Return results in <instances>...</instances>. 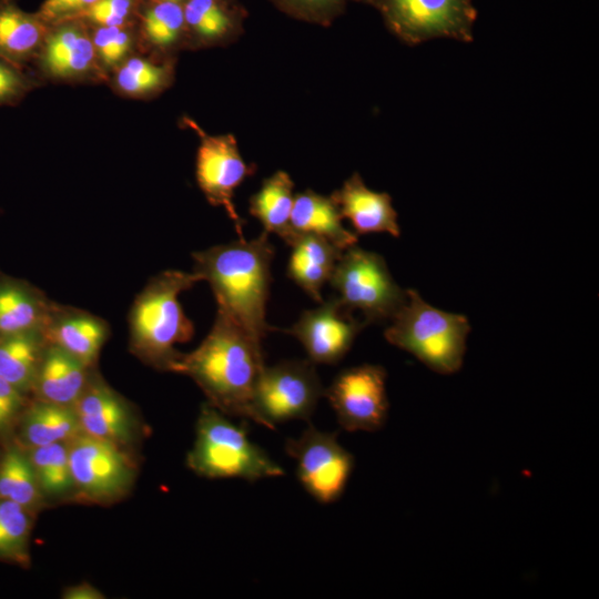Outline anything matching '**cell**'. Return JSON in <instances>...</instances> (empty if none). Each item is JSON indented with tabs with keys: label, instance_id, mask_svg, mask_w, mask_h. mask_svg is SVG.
<instances>
[{
	"label": "cell",
	"instance_id": "obj_34",
	"mask_svg": "<svg viewBox=\"0 0 599 599\" xmlns=\"http://www.w3.org/2000/svg\"><path fill=\"white\" fill-rule=\"evenodd\" d=\"M29 400L30 396L24 395L0 376V434L17 425Z\"/></svg>",
	"mask_w": 599,
	"mask_h": 599
},
{
	"label": "cell",
	"instance_id": "obj_5",
	"mask_svg": "<svg viewBox=\"0 0 599 599\" xmlns=\"http://www.w3.org/2000/svg\"><path fill=\"white\" fill-rule=\"evenodd\" d=\"M406 303L384 332L387 342L413 354L436 373L458 372L470 331L466 316L429 305L415 290H406Z\"/></svg>",
	"mask_w": 599,
	"mask_h": 599
},
{
	"label": "cell",
	"instance_id": "obj_12",
	"mask_svg": "<svg viewBox=\"0 0 599 599\" xmlns=\"http://www.w3.org/2000/svg\"><path fill=\"white\" fill-rule=\"evenodd\" d=\"M365 325L364 321L354 318L338 297H332L316 308L304 311L283 332L301 342L312 363L334 365L347 354Z\"/></svg>",
	"mask_w": 599,
	"mask_h": 599
},
{
	"label": "cell",
	"instance_id": "obj_37",
	"mask_svg": "<svg viewBox=\"0 0 599 599\" xmlns=\"http://www.w3.org/2000/svg\"><path fill=\"white\" fill-rule=\"evenodd\" d=\"M62 598L64 599H103V592L90 582L82 581L77 585L68 586L63 589Z\"/></svg>",
	"mask_w": 599,
	"mask_h": 599
},
{
	"label": "cell",
	"instance_id": "obj_33",
	"mask_svg": "<svg viewBox=\"0 0 599 599\" xmlns=\"http://www.w3.org/2000/svg\"><path fill=\"white\" fill-rule=\"evenodd\" d=\"M132 7L133 0H98L82 13L100 27H122Z\"/></svg>",
	"mask_w": 599,
	"mask_h": 599
},
{
	"label": "cell",
	"instance_id": "obj_15",
	"mask_svg": "<svg viewBox=\"0 0 599 599\" xmlns=\"http://www.w3.org/2000/svg\"><path fill=\"white\" fill-rule=\"evenodd\" d=\"M42 332L48 344L90 367H95L110 335L109 325L101 317L57 303H53Z\"/></svg>",
	"mask_w": 599,
	"mask_h": 599
},
{
	"label": "cell",
	"instance_id": "obj_27",
	"mask_svg": "<svg viewBox=\"0 0 599 599\" xmlns=\"http://www.w3.org/2000/svg\"><path fill=\"white\" fill-rule=\"evenodd\" d=\"M23 449L45 500L65 497L71 499L73 480L70 467L69 441Z\"/></svg>",
	"mask_w": 599,
	"mask_h": 599
},
{
	"label": "cell",
	"instance_id": "obj_35",
	"mask_svg": "<svg viewBox=\"0 0 599 599\" xmlns=\"http://www.w3.org/2000/svg\"><path fill=\"white\" fill-rule=\"evenodd\" d=\"M28 89L29 81L18 65L0 58V104L18 101Z\"/></svg>",
	"mask_w": 599,
	"mask_h": 599
},
{
	"label": "cell",
	"instance_id": "obj_38",
	"mask_svg": "<svg viewBox=\"0 0 599 599\" xmlns=\"http://www.w3.org/2000/svg\"><path fill=\"white\" fill-rule=\"evenodd\" d=\"M297 7L308 9V10H318L326 7L336 4L341 0H288Z\"/></svg>",
	"mask_w": 599,
	"mask_h": 599
},
{
	"label": "cell",
	"instance_id": "obj_39",
	"mask_svg": "<svg viewBox=\"0 0 599 599\" xmlns=\"http://www.w3.org/2000/svg\"><path fill=\"white\" fill-rule=\"evenodd\" d=\"M162 1L179 2V1H181V0H162Z\"/></svg>",
	"mask_w": 599,
	"mask_h": 599
},
{
	"label": "cell",
	"instance_id": "obj_22",
	"mask_svg": "<svg viewBox=\"0 0 599 599\" xmlns=\"http://www.w3.org/2000/svg\"><path fill=\"white\" fill-rule=\"evenodd\" d=\"M293 187L291 176L277 171L263 181L261 189L250 200V213L262 223L264 231L276 234L288 245L297 236L291 226Z\"/></svg>",
	"mask_w": 599,
	"mask_h": 599
},
{
	"label": "cell",
	"instance_id": "obj_4",
	"mask_svg": "<svg viewBox=\"0 0 599 599\" xmlns=\"http://www.w3.org/2000/svg\"><path fill=\"white\" fill-rule=\"evenodd\" d=\"M245 424L237 425L205 403L196 425L195 440L186 465L209 479L241 478L247 481L278 477L284 469L252 443Z\"/></svg>",
	"mask_w": 599,
	"mask_h": 599
},
{
	"label": "cell",
	"instance_id": "obj_11",
	"mask_svg": "<svg viewBox=\"0 0 599 599\" xmlns=\"http://www.w3.org/2000/svg\"><path fill=\"white\" fill-rule=\"evenodd\" d=\"M382 7L392 28L408 42L473 38L476 11L471 0H382Z\"/></svg>",
	"mask_w": 599,
	"mask_h": 599
},
{
	"label": "cell",
	"instance_id": "obj_10",
	"mask_svg": "<svg viewBox=\"0 0 599 599\" xmlns=\"http://www.w3.org/2000/svg\"><path fill=\"white\" fill-rule=\"evenodd\" d=\"M386 370L363 364L343 369L324 389L339 426L347 432H376L388 417Z\"/></svg>",
	"mask_w": 599,
	"mask_h": 599
},
{
	"label": "cell",
	"instance_id": "obj_18",
	"mask_svg": "<svg viewBox=\"0 0 599 599\" xmlns=\"http://www.w3.org/2000/svg\"><path fill=\"white\" fill-rule=\"evenodd\" d=\"M52 305L30 282L0 271V337L43 331Z\"/></svg>",
	"mask_w": 599,
	"mask_h": 599
},
{
	"label": "cell",
	"instance_id": "obj_17",
	"mask_svg": "<svg viewBox=\"0 0 599 599\" xmlns=\"http://www.w3.org/2000/svg\"><path fill=\"white\" fill-rule=\"evenodd\" d=\"M332 199L342 217L349 220L357 234L386 232L394 237L400 235L392 197L369 190L358 174L352 175Z\"/></svg>",
	"mask_w": 599,
	"mask_h": 599
},
{
	"label": "cell",
	"instance_id": "obj_23",
	"mask_svg": "<svg viewBox=\"0 0 599 599\" xmlns=\"http://www.w3.org/2000/svg\"><path fill=\"white\" fill-rule=\"evenodd\" d=\"M45 346L42 331L0 337V376L30 396Z\"/></svg>",
	"mask_w": 599,
	"mask_h": 599
},
{
	"label": "cell",
	"instance_id": "obj_16",
	"mask_svg": "<svg viewBox=\"0 0 599 599\" xmlns=\"http://www.w3.org/2000/svg\"><path fill=\"white\" fill-rule=\"evenodd\" d=\"M95 367H90L63 349L48 344L31 390V398L73 407Z\"/></svg>",
	"mask_w": 599,
	"mask_h": 599
},
{
	"label": "cell",
	"instance_id": "obj_24",
	"mask_svg": "<svg viewBox=\"0 0 599 599\" xmlns=\"http://www.w3.org/2000/svg\"><path fill=\"white\" fill-rule=\"evenodd\" d=\"M95 55L92 40L81 29L69 26L45 41L42 63L55 77H71L90 70Z\"/></svg>",
	"mask_w": 599,
	"mask_h": 599
},
{
	"label": "cell",
	"instance_id": "obj_20",
	"mask_svg": "<svg viewBox=\"0 0 599 599\" xmlns=\"http://www.w3.org/2000/svg\"><path fill=\"white\" fill-rule=\"evenodd\" d=\"M287 276L318 303L322 287L328 282L343 251L313 234H298L290 245Z\"/></svg>",
	"mask_w": 599,
	"mask_h": 599
},
{
	"label": "cell",
	"instance_id": "obj_28",
	"mask_svg": "<svg viewBox=\"0 0 599 599\" xmlns=\"http://www.w3.org/2000/svg\"><path fill=\"white\" fill-rule=\"evenodd\" d=\"M33 512L17 502L0 498V560L30 566V538Z\"/></svg>",
	"mask_w": 599,
	"mask_h": 599
},
{
	"label": "cell",
	"instance_id": "obj_6",
	"mask_svg": "<svg viewBox=\"0 0 599 599\" xmlns=\"http://www.w3.org/2000/svg\"><path fill=\"white\" fill-rule=\"evenodd\" d=\"M69 456L73 501L109 506L134 486L138 465L129 447L80 433L69 441Z\"/></svg>",
	"mask_w": 599,
	"mask_h": 599
},
{
	"label": "cell",
	"instance_id": "obj_3",
	"mask_svg": "<svg viewBox=\"0 0 599 599\" xmlns=\"http://www.w3.org/2000/svg\"><path fill=\"white\" fill-rule=\"evenodd\" d=\"M203 281L196 272L167 270L153 276L136 295L129 313V349L145 365L173 372L182 357L175 345L189 342L194 324L179 296Z\"/></svg>",
	"mask_w": 599,
	"mask_h": 599
},
{
	"label": "cell",
	"instance_id": "obj_19",
	"mask_svg": "<svg viewBox=\"0 0 599 599\" xmlns=\"http://www.w3.org/2000/svg\"><path fill=\"white\" fill-rule=\"evenodd\" d=\"M22 448L68 443L82 433L73 407L30 398L18 422Z\"/></svg>",
	"mask_w": 599,
	"mask_h": 599
},
{
	"label": "cell",
	"instance_id": "obj_40",
	"mask_svg": "<svg viewBox=\"0 0 599 599\" xmlns=\"http://www.w3.org/2000/svg\"><path fill=\"white\" fill-rule=\"evenodd\" d=\"M2 1H4V0H0V2H2Z\"/></svg>",
	"mask_w": 599,
	"mask_h": 599
},
{
	"label": "cell",
	"instance_id": "obj_32",
	"mask_svg": "<svg viewBox=\"0 0 599 599\" xmlns=\"http://www.w3.org/2000/svg\"><path fill=\"white\" fill-rule=\"evenodd\" d=\"M95 54L108 65L119 63L131 47V37L122 27H99L93 39Z\"/></svg>",
	"mask_w": 599,
	"mask_h": 599
},
{
	"label": "cell",
	"instance_id": "obj_7",
	"mask_svg": "<svg viewBox=\"0 0 599 599\" xmlns=\"http://www.w3.org/2000/svg\"><path fill=\"white\" fill-rule=\"evenodd\" d=\"M328 282L341 303L361 311L366 324L392 319L407 300L384 257L356 244L343 251Z\"/></svg>",
	"mask_w": 599,
	"mask_h": 599
},
{
	"label": "cell",
	"instance_id": "obj_21",
	"mask_svg": "<svg viewBox=\"0 0 599 599\" xmlns=\"http://www.w3.org/2000/svg\"><path fill=\"white\" fill-rule=\"evenodd\" d=\"M342 219L332 196L326 197L311 190L294 196L291 226L296 235H317L344 251L357 243V234L346 230Z\"/></svg>",
	"mask_w": 599,
	"mask_h": 599
},
{
	"label": "cell",
	"instance_id": "obj_36",
	"mask_svg": "<svg viewBox=\"0 0 599 599\" xmlns=\"http://www.w3.org/2000/svg\"><path fill=\"white\" fill-rule=\"evenodd\" d=\"M98 0H45L40 10L42 19L65 18L74 13H82Z\"/></svg>",
	"mask_w": 599,
	"mask_h": 599
},
{
	"label": "cell",
	"instance_id": "obj_1",
	"mask_svg": "<svg viewBox=\"0 0 599 599\" xmlns=\"http://www.w3.org/2000/svg\"><path fill=\"white\" fill-rule=\"evenodd\" d=\"M264 366L262 343L217 308L206 337L182 355L174 373L191 377L224 415L255 422L253 396Z\"/></svg>",
	"mask_w": 599,
	"mask_h": 599
},
{
	"label": "cell",
	"instance_id": "obj_14",
	"mask_svg": "<svg viewBox=\"0 0 599 599\" xmlns=\"http://www.w3.org/2000/svg\"><path fill=\"white\" fill-rule=\"evenodd\" d=\"M82 433L129 447L139 434V422L130 403L93 370L73 405Z\"/></svg>",
	"mask_w": 599,
	"mask_h": 599
},
{
	"label": "cell",
	"instance_id": "obj_31",
	"mask_svg": "<svg viewBox=\"0 0 599 599\" xmlns=\"http://www.w3.org/2000/svg\"><path fill=\"white\" fill-rule=\"evenodd\" d=\"M184 21L201 37L224 34L231 20L216 0H189L184 7Z\"/></svg>",
	"mask_w": 599,
	"mask_h": 599
},
{
	"label": "cell",
	"instance_id": "obj_26",
	"mask_svg": "<svg viewBox=\"0 0 599 599\" xmlns=\"http://www.w3.org/2000/svg\"><path fill=\"white\" fill-rule=\"evenodd\" d=\"M0 498L9 499L37 514L47 500L22 447L14 444L0 458Z\"/></svg>",
	"mask_w": 599,
	"mask_h": 599
},
{
	"label": "cell",
	"instance_id": "obj_8",
	"mask_svg": "<svg viewBox=\"0 0 599 599\" xmlns=\"http://www.w3.org/2000/svg\"><path fill=\"white\" fill-rule=\"evenodd\" d=\"M323 395L315 364L309 359L265 365L253 396L255 423L274 429L284 422L308 420Z\"/></svg>",
	"mask_w": 599,
	"mask_h": 599
},
{
	"label": "cell",
	"instance_id": "obj_29",
	"mask_svg": "<svg viewBox=\"0 0 599 599\" xmlns=\"http://www.w3.org/2000/svg\"><path fill=\"white\" fill-rule=\"evenodd\" d=\"M184 23V12L177 2L161 1L151 7L143 19L148 40L160 47L172 44Z\"/></svg>",
	"mask_w": 599,
	"mask_h": 599
},
{
	"label": "cell",
	"instance_id": "obj_30",
	"mask_svg": "<svg viewBox=\"0 0 599 599\" xmlns=\"http://www.w3.org/2000/svg\"><path fill=\"white\" fill-rule=\"evenodd\" d=\"M166 79V71L141 58L129 59L116 73V85L129 94H142L156 90Z\"/></svg>",
	"mask_w": 599,
	"mask_h": 599
},
{
	"label": "cell",
	"instance_id": "obj_25",
	"mask_svg": "<svg viewBox=\"0 0 599 599\" xmlns=\"http://www.w3.org/2000/svg\"><path fill=\"white\" fill-rule=\"evenodd\" d=\"M44 26L35 16L7 0L0 2V58L18 65L28 59L44 38Z\"/></svg>",
	"mask_w": 599,
	"mask_h": 599
},
{
	"label": "cell",
	"instance_id": "obj_2",
	"mask_svg": "<svg viewBox=\"0 0 599 599\" xmlns=\"http://www.w3.org/2000/svg\"><path fill=\"white\" fill-rule=\"evenodd\" d=\"M274 247L268 233L246 241L194 252V272L207 282L217 308L233 317L256 342L262 343L271 327L265 319Z\"/></svg>",
	"mask_w": 599,
	"mask_h": 599
},
{
	"label": "cell",
	"instance_id": "obj_13",
	"mask_svg": "<svg viewBox=\"0 0 599 599\" xmlns=\"http://www.w3.org/2000/svg\"><path fill=\"white\" fill-rule=\"evenodd\" d=\"M196 129L201 140L196 156L199 186L211 204L225 209L238 238H244V221L235 210L233 193L251 171L240 154L234 136L209 135Z\"/></svg>",
	"mask_w": 599,
	"mask_h": 599
},
{
	"label": "cell",
	"instance_id": "obj_9",
	"mask_svg": "<svg viewBox=\"0 0 599 599\" xmlns=\"http://www.w3.org/2000/svg\"><path fill=\"white\" fill-rule=\"evenodd\" d=\"M286 454L295 460L297 479L317 501L338 500L354 469V457L337 440L309 425L297 438L285 443Z\"/></svg>",
	"mask_w": 599,
	"mask_h": 599
}]
</instances>
